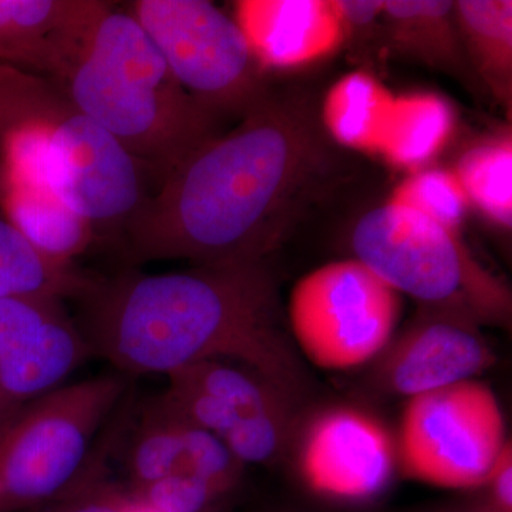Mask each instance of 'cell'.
<instances>
[{
	"instance_id": "obj_1",
	"label": "cell",
	"mask_w": 512,
	"mask_h": 512,
	"mask_svg": "<svg viewBox=\"0 0 512 512\" xmlns=\"http://www.w3.org/2000/svg\"><path fill=\"white\" fill-rule=\"evenodd\" d=\"M305 99L268 92L241 121L177 165L123 229L134 262L265 259L322 163Z\"/></svg>"
},
{
	"instance_id": "obj_2",
	"label": "cell",
	"mask_w": 512,
	"mask_h": 512,
	"mask_svg": "<svg viewBox=\"0 0 512 512\" xmlns=\"http://www.w3.org/2000/svg\"><path fill=\"white\" fill-rule=\"evenodd\" d=\"M82 328L93 356L124 376L164 375L228 360L298 399L308 387L265 259L195 265L184 272H124L97 279Z\"/></svg>"
},
{
	"instance_id": "obj_3",
	"label": "cell",
	"mask_w": 512,
	"mask_h": 512,
	"mask_svg": "<svg viewBox=\"0 0 512 512\" xmlns=\"http://www.w3.org/2000/svg\"><path fill=\"white\" fill-rule=\"evenodd\" d=\"M3 184L49 188L99 234L120 232L150 174L49 77L0 63Z\"/></svg>"
},
{
	"instance_id": "obj_4",
	"label": "cell",
	"mask_w": 512,
	"mask_h": 512,
	"mask_svg": "<svg viewBox=\"0 0 512 512\" xmlns=\"http://www.w3.org/2000/svg\"><path fill=\"white\" fill-rule=\"evenodd\" d=\"M55 82L158 185L220 134V119L185 92L140 23L113 3L106 2Z\"/></svg>"
},
{
	"instance_id": "obj_5",
	"label": "cell",
	"mask_w": 512,
	"mask_h": 512,
	"mask_svg": "<svg viewBox=\"0 0 512 512\" xmlns=\"http://www.w3.org/2000/svg\"><path fill=\"white\" fill-rule=\"evenodd\" d=\"M356 261L427 312L446 313L474 325H505L511 292L485 269L458 232L419 212L386 202L360 218L352 232Z\"/></svg>"
},
{
	"instance_id": "obj_6",
	"label": "cell",
	"mask_w": 512,
	"mask_h": 512,
	"mask_svg": "<svg viewBox=\"0 0 512 512\" xmlns=\"http://www.w3.org/2000/svg\"><path fill=\"white\" fill-rule=\"evenodd\" d=\"M127 389V376H99L20 406L0 427V512L35 510L76 484Z\"/></svg>"
},
{
	"instance_id": "obj_7",
	"label": "cell",
	"mask_w": 512,
	"mask_h": 512,
	"mask_svg": "<svg viewBox=\"0 0 512 512\" xmlns=\"http://www.w3.org/2000/svg\"><path fill=\"white\" fill-rule=\"evenodd\" d=\"M131 15L192 99L218 119L244 116L268 87L234 16L207 0H136Z\"/></svg>"
},
{
	"instance_id": "obj_8",
	"label": "cell",
	"mask_w": 512,
	"mask_h": 512,
	"mask_svg": "<svg viewBox=\"0 0 512 512\" xmlns=\"http://www.w3.org/2000/svg\"><path fill=\"white\" fill-rule=\"evenodd\" d=\"M400 318V296L356 259L330 262L293 286L289 333L299 355L350 370L382 355Z\"/></svg>"
},
{
	"instance_id": "obj_9",
	"label": "cell",
	"mask_w": 512,
	"mask_h": 512,
	"mask_svg": "<svg viewBox=\"0 0 512 512\" xmlns=\"http://www.w3.org/2000/svg\"><path fill=\"white\" fill-rule=\"evenodd\" d=\"M510 441L501 404L478 380L407 400L397 433L404 476L451 490L484 487Z\"/></svg>"
},
{
	"instance_id": "obj_10",
	"label": "cell",
	"mask_w": 512,
	"mask_h": 512,
	"mask_svg": "<svg viewBox=\"0 0 512 512\" xmlns=\"http://www.w3.org/2000/svg\"><path fill=\"white\" fill-rule=\"evenodd\" d=\"M296 464L313 494L340 503H365L392 483L399 468L396 437L366 410L328 407L306 423Z\"/></svg>"
},
{
	"instance_id": "obj_11",
	"label": "cell",
	"mask_w": 512,
	"mask_h": 512,
	"mask_svg": "<svg viewBox=\"0 0 512 512\" xmlns=\"http://www.w3.org/2000/svg\"><path fill=\"white\" fill-rule=\"evenodd\" d=\"M92 356L62 299L30 295L0 301V393L15 409L64 386Z\"/></svg>"
},
{
	"instance_id": "obj_12",
	"label": "cell",
	"mask_w": 512,
	"mask_h": 512,
	"mask_svg": "<svg viewBox=\"0 0 512 512\" xmlns=\"http://www.w3.org/2000/svg\"><path fill=\"white\" fill-rule=\"evenodd\" d=\"M376 360L379 386L409 400L476 380L494 365L495 355L474 323L427 312Z\"/></svg>"
},
{
	"instance_id": "obj_13",
	"label": "cell",
	"mask_w": 512,
	"mask_h": 512,
	"mask_svg": "<svg viewBox=\"0 0 512 512\" xmlns=\"http://www.w3.org/2000/svg\"><path fill=\"white\" fill-rule=\"evenodd\" d=\"M104 5L101 0H0V63L60 79Z\"/></svg>"
},
{
	"instance_id": "obj_14",
	"label": "cell",
	"mask_w": 512,
	"mask_h": 512,
	"mask_svg": "<svg viewBox=\"0 0 512 512\" xmlns=\"http://www.w3.org/2000/svg\"><path fill=\"white\" fill-rule=\"evenodd\" d=\"M234 19L264 72L316 62L345 37L330 0H241Z\"/></svg>"
},
{
	"instance_id": "obj_15",
	"label": "cell",
	"mask_w": 512,
	"mask_h": 512,
	"mask_svg": "<svg viewBox=\"0 0 512 512\" xmlns=\"http://www.w3.org/2000/svg\"><path fill=\"white\" fill-rule=\"evenodd\" d=\"M124 466L130 490L174 473L195 474L218 485L208 470L204 433L185 419L165 393L141 407L128 437Z\"/></svg>"
},
{
	"instance_id": "obj_16",
	"label": "cell",
	"mask_w": 512,
	"mask_h": 512,
	"mask_svg": "<svg viewBox=\"0 0 512 512\" xmlns=\"http://www.w3.org/2000/svg\"><path fill=\"white\" fill-rule=\"evenodd\" d=\"M0 207L40 254L60 264H74L97 239L92 224L49 188L3 184Z\"/></svg>"
},
{
	"instance_id": "obj_17",
	"label": "cell",
	"mask_w": 512,
	"mask_h": 512,
	"mask_svg": "<svg viewBox=\"0 0 512 512\" xmlns=\"http://www.w3.org/2000/svg\"><path fill=\"white\" fill-rule=\"evenodd\" d=\"M454 130V111L431 93L394 96L380 140V154L390 165L419 171L446 147Z\"/></svg>"
},
{
	"instance_id": "obj_18",
	"label": "cell",
	"mask_w": 512,
	"mask_h": 512,
	"mask_svg": "<svg viewBox=\"0 0 512 512\" xmlns=\"http://www.w3.org/2000/svg\"><path fill=\"white\" fill-rule=\"evenodd\" d=\"M383 18L393 45L448 73H466L463 45L447 0H384Z\"/></svg>"
},
{
	"instance_id": "obj_19",
	"label": "cell",
	"mask_w": 512,
	"mask_h": 512,
	"mask_svg": "<svg viewBox=\"0 0 512 512\" xmlns=\"http://www.w3.org/2000/svg\"><path fill=\"white\" fill-rule=\"evenodd\" d=\"M454 19L474 69L494 96L511 107V0H460L454 2Z\"/></svg>"
},
{
	"instance_id": "obj_20",
	"label": "cell",
	"mask_w": 512,
	"mask_h": 512,
	"mask_svg": "<svg viewBox=\"0 0 512 512\" xmlns=\"http://www.w3.org/2000/svg\"><path fill=\"white\" fill-rule=\"evenodd\" d=\"M96 282L74 264L46 258L6 218H0V301L30 295L82 299Z\"/></svg>"
},
{
	"instance_id": "obj_21",
	"label": "cell",
	"mask_w": 512,
	"mask_h": 512,
	"mask_svg": "<svg viewBox=\"0 0 512 512\" xmlns=\"http://www.w3.org/2000/svg\"><path fill=\"white\" fill-rule=\"evenodd\" d=\"M393 100L372 74H346L326 94L323 126L342 146L377 154Z\"/></svg>"
},
{
	"instance_id": "obj_22",
	"label": "cell",
	"mask_w": 512,
	"mask_h": 512,
	"mask_svg": "<svg viewBox=\"0 0 512 512\" xmlns=\"http://www.w3.org/2000/svg\"><path fill=\"white\" fill-rule=\"evenodd\" d=\"M468 202L504 229L512 225V138L501 134L471 147L454 170Z\"/></svg>"
},
{
	"instance_id": "obj_23",
	"label": "cell",
	"mask_w": 512,
	"mask_h": 512,
	"mask_svg": "<svg viewBox=\"0 0 512 512\" xmlns=\"http://www.w3.org/2000/svg\"><path fill=\"white\" fill-rule=\"evenodd\" d=\"M389 201L419 212L454 232L460 231L470 208L466 191L454 170L441 168L414 171L394 188Z\"/></svg>"
},
{
	"instance_id": "obj_24",
	"label": "cell",
	"mask_w": 512,
	"mask_h": 512,
	"mask_svg": "<svg viewBox=\"0 0 512 512\" xmlns=\"http://www.w3.org/2000/svg\"><path fill=\"white\" fill-rule=\"evenodd\" d=\"M90 460L77 483L49 503L28 512H141L143 504L134 497L127 484L111 480L107 474L104 454Z\"/></svg>"
},
{
	"instance_id": "obj_25",
	"label": "cell",
	"mask_w": 512,
	"mask_h": 512,
	"mask_svg": "<svg viewBox=\"0 0 512 512\" xmlns=\"http://www.w3.org/2000/svg\"><path fill=\"white\" fill-rule=\"evenodd\" d=\"M130 491L156 512H208L227 495L207 478L188 473L170 474Z\"/></svg>"
},
{
	"instance_id": "obj_26",
	"label": "cell",
	"mask_w": 512,
	"mask_h": 512,
	"mask_svg": "<svg viewBox=\"0 0 512 512\" xmlns=\"http://www.w3.org/2000/svg\"><path fill=\"white\" fill-rule=\"evenodd\" d=\"M484 487L488 488L487 505L495 512H512V450L511 443L495 461Z\"/></svg>"
},
{
	"instance_id": "obj_27",
	"label": "cell",
	"mask_w": 512,
	"mask_h": 512,
	"mask_svg": "<svg viewBox=\"0 0 512 512\" xmlns=\"http://www.w3.org/2000/svg\"><path fill=\"white\" fill-rule=\"evenodd\" d=\"M330 5L346 33V30L363 28L382 18L384 0H330Z\"/></svg>"
},
{
	"instance_id": "obj_28",
	"label": "cell",
	"mask_w": 512,
	"mask_h": 512,
	"mask_svg": "<svg viewBox=\"0 0 512 512\" xmlns=\"http://www.w3.org/2000/svg\"><path fill=\"white\" fill-rule=\"evenodd\" d=\"M16 410L18 409L10 406V404L6 402L5 397L2 396V393H0V427L6 423V420H8Z\"/></svg>"
},
{
	"instance_id": "obj_29",
	"label": "cell",
	"mask_w": 512,
	"mask_h": 512,
	"mask_svg": "<svg viewBox=\"0 0 512 512\" xmlns=\"http://www.w3.org/2000/svg\"><path fill=\"white\" fill-rule=\"evenodd\" d=\"M454 512H495L493 508L488 507L487 504L484 505V507L480 508H473V510H466V511H454Z\"/></svg>"
},
{
	"instance_id": "obj_30",
	"label": "cell",
	"mask_w": 512,
	"mask_h": 512,
	"mask_svg": "<svg viewBox=\"0 0 512 512\" xmlns=\"http://www.w3.org/2000/svg\"><path fill=\"white\" fill-rule=\"evenodd\" d=\"M2 191H3V181H2V174H0V198H2Z\"/></svg>"
}]
</instances>
